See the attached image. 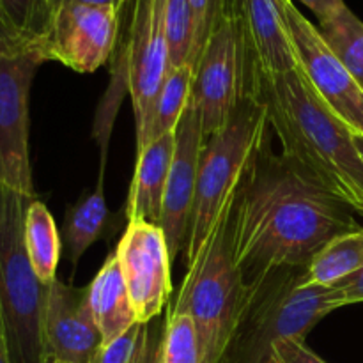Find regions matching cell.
<instances>
[{
	"instance_id": "1",
	"label": "cell",
	"mask_w": 363,
	"mask_h": 363,
	"mask_svg": "<svg viewBox=\"0 0 363 363\" xmlns=\"http://www.w3.org/2000/svg\"><path fill=\"white\" fill-rule=\"evenodd\" d=\"M351 211L266 144L234 204V257L245 280L284 268H307L330 240L360 227Z\"/></svg>"
},
{
	"instance_id": "2",
	"label": "cell",
	"mask_w": 363,
	"mask_h": 363,
	"mask_svg": "<svg viewBox=\"0 0 363 363\" xmlns=\"http://www.w3.org/2000/svg\"><path fill=\"white\" fill-rule=\"evenodd\" d=\"M248 94L266 106L284 158L363 216V160L353 130L318 98L301 71L266 77L250 67Z\"/></svg>"
},
{
	"instance_id": "3",
	"label": "cell",
	"mask_w": 363,
	"mask_h": 363,
	"mask_svg": "<svg viewBox=\"0 0 363 363\" xmlns=\"http://www.w3.org/2000/svg\"><path fill=\"white\" fill-rule=\"evenodd\" d=\"M238 199V197H236ZM234 199L223 208L181 284L170 312L188 314L197 326L202 363H220L250 298L252 284L234 257Z\"/></svg>"
},
{
	"instance_id": "4",
	"label": "cell",
	"mask_w": 363,
	"mask_h": 363,
	"mask_svg": "<svg viewBox=\"0 0 363 363\" xmlns=\"http://www.w3.org/2000/svg\"><path fill=\"white\" fill-rule=\"evenodd\" d=\"M250 298L220 363H272L282 339L305 340L339 303L333 287L307 282V268H284L252 280Z\"/></svg>"
},
{
	"instance_id": "5",
	"label": "cell",
	"mask_w": 363,
	"mask_h": 363,
	"mask_svg": "<svg viewBox=\"0 0 363 363\" xmlns=\"http://www.w3.org/2000/svg\"><path fill=\"white\" fill-rule=\"evenodd\" d=\"M269 130L266 106L261 99L247 94L229 121L204 140L184 245L186 264L199 254L223 208L238 197L259 152L268 144Z\"/></svg>"
},
{
	"instance_id": "6",
	"label": "cell",
	"mask_w": 363,
	"mask_h": 363,
	"mask_svg": "<svg viewBox=\"0 0 363 363\" xmlns=\"http://www.w3.org/2000/svg\"><path fill=\"white\" fill-rule=\"evenodd\" d=\"M34 197L0 186V318L13 363H43L46 289L25 250V213Z\"/></svg>"
},
{
	"instance_id": "7",
	"label": "cell",
	"mask_w": 363,
	"mask_h": 363,
	"mask_svg": "<svg viewBox=\"0 0 363 363\" xmlns=\"http://www.w3.org/2000/svg\"><path fill=\"white\" fill-rule=\"evenodd\" d=\"M250 59L243 28L227 2V11L213 30L194 67L191 99L201 113L204 138L229 121L248 94Z\"/></svg>"
},
{
	"instance_id": "8",
	"label": "cell",
	"mask_w": 363,
	"mask_h": 363,
	"mask_svg": "<svg viewBox=\"0 0 363 363\" xmlns=\"http://www.w3.org/2000/svg\"><path fill=\"white\" fill-rule=\"evenodd\" d=\"M45 62L34 46L0 52V186L35 197L28 149V94Z\"/></svg>"
},
{
	"instance_id": "9",
	"label": "cell",
	"mask_w": 363,
	"mask_h": 363,
	"mask_svg": "<svg viewBox=\"0 0 363 363\" xmlns=\"http://www.w3.org/2000/svg\"><path fill=\"white\" fill-rule=\"evenodd\" d=\"M130 23L124 45L128 89L137 124V152L144 149L156 98L170 73L163 9L165 0H128Z\"/></svg>"
},
{
	"instance_id": "10",
	"label": "cell",
	"mask_w": 363,
	"mask_h": 363,
	"mask_svg": "<svg viewBox=\"0 0 363 363\" xmlns=\"http://www.w3.org/2000/svg\"><path fill=\"white\" fill-rule=\"evenodd\" d=\"M293 39L298 69L318 98L342 119L353 133L363 135V89L332 52L323 34L301 14L293 0H282Z\"/></svg>"
},
{
	"instance_id": "11",
	"label": "cell",
	"mask_w": 363,
	"mask_h": 363,
	"mask_svg": "<svg viewBox=\"0 0 363 363\" xmlns=\"http://www.w3.org/2000/svg\"><path fill=\"white\" fill-rule=\"evenodd\" d=\"M123 11L106 6L64 4L52 11L48 30L39 43L45 62L57 60L77 73H92L116 50Z\"/></svg>"
},
{
	"instance_id": "12",
	"label": "cell",
	"mask_w": 363,
	"mask_h": 363,
	"mask_svg": "<svg viewBox=\"0 0 363 363\" xmlns=\"http://www.w3.org/2000/svg\"><path fill=\"white\" fill-rule=\"evenodd\" d=\"M116 255L138 323L145 325L162 314L172 293V259L162 227L144 220L128 222Z\"/></svg>"
},
{
	"instance_id": "13",
	"label": "cell",
	"mask_w": 363,
	"mask_h": 363,
	"mask_svg": "<svg viewBox=\"0 0 363 363\" xmlns=\"http://www.w3.org/2000/svg\"><path fill=\"white\" fill-rule=\"evenodd\" d=\"M174 137H176V147L167 177L162 216L158 223L165 234L170 259L176 257L181 248L186 245L195 188H197L199 163L206 140L202 133L201 113L191 98L177 123Z\"/></svg>"
},
{
	"instance_id": "14",
	"label": "cell",
	"mask_w": 363,
	"mask_h": 363,
	"mask_svg": "<svg viewBox=\"0 0 363 363\" xmlns=\"http://www.w3.org/2000/svg\"><path fill=\"white\" fill-rule=\"evenodd\" d=\"M45 357L64 363H92L103 337L89 303L87 287H73L53 280L46 289L43 311Z\"/></svg>"
},
{
	"instance_id": "15",
	"label": "cell",
	"mask_w": 363,
	"mask_h": 363,
	"mask_svg": "<svg viewBox=\"0 0 363 363\" xmlns=\"http://www.w3.org/2000/svg\"><path fill=\"white\" fill-rule=\"evenodd\" d=\"M243 28L250 67L266 77L298 69L282 0H229Z\"/></svg>"
},
{
	"instance_id": "16",
	"label": "cell",
	"mask_w": 363,
	"mask_h": 363,
	"mask_svg": "<svg viewBox=\"0 0 363 363\" xmlns=\"http://www.w3.org/2000/svg\"><path fill=\"white\" fill-rule=\"evenodd\" d=\"M174 147H176V137L174 133H167L156 138L137 155L133 181L128 195V222L144 220L156 225L160 223Z\"/></svg>"
},
{
	"instance_id": "17",
	"label": "cell",
	"mask_w": 363,
	"mask_h": 363,
	"mask_svg": "<svg viewBox=\"0 0 363 363\" xmlns=\"http://www.w3.org/2000/svg\"><path fill=\"white\" fill-rule=\"evenodd\" d=\"M87 289L89 303H91L96 325L101 332L103 344L112 342L113 339L128 332L131 326L137 325V312L131 303L116 252L106 257Z\"/></svg>"
},
{
	"instance_id": "18",
	"label": "cell",
	"mask_w": 363,
	"mask_h": 363,
	"mask_svg": "<svg viewBox=\"0 0 363 363\" xmlns=\"http://www.w3.org/2000/svg\"><path fill=\"white\" fill-rule=\"evenodd\" d=\"M108 222V208L103 190V174L91 194L82 195L77 204L71 206L64 220V241L67 257L77 266L85 252L101 238Z\"/></svg>"
},
{
	"instance_id": "19",
	"label": "cell",
	"mask_w": 363,
	"mask_h": 363,
	"mask_svg": "<svg viewBox=\"0 0 363 363\" xmlns=\"http://www.w3.org/2000/svg\"><path fill=\"white\" fill-rule=\"evenodd\" d=\"M23 240L35 277L41 280V284L50 286L57 279L60 238L52 213L38 199L28 204L25 213Z\"/></svg>"
},
{
	"instance_id": "20",
	"label": "cell",
	"mask_w": 363,
	"mask_h": 363,
	"mask_svg": "<svg viewBox=\"0 0 363 363\" xmlns=\"http://www.w3.org/2000/svg\"><path fill=\"white\" fill-rule=\"evenodd\" d=\"M363 268V227L330 240L307 266V282L335 287Z\"/></svg>"
},
{
	"instance_id": "21",
	"label": "cell",
	"mask_w": 363,
	"mask_h": 363,
	"mask_svg": "<svg viewBox=\"0 0 363 363\" xmlns=\"http://www.w3.org/2000/svg\"><path fill=\"white\" fill-rule=\"evenodd\" d=\"M191 85H194V67L190 64H184V66L170 71L160 89L158 98H156L151 128H149L144 149L156 138L176 131L177 123L190 103Z\"/></svg>"
},
{
	"instance_id": "22",
	"label": "cell",
	"mask_w": 363,
	"mask_h": 363,
	"mask_svg": "<svg viewBox=\"0 0 363 363\" xmlns=\"http://www.w3.org/2000/svg\"><path fill=\"white\" fill-rule=\"evenodd\" d=\"M318 28L332 52L363 89V21L346 6L321 21Z\"/></svg>"
},
{
	"instance_id": "23",
	"label": "cell",
	"mask_w": 363,
	"mask_h": 363,
	"mask_svg": "<svg viewBox=\"0 0 363 363\" xmlns=\"http://www.w3.org/2000/svg\"><path fill=\"white\" fill-rule=\"evenodd\" d=\"M162 363H202V346L197 326L188 314L165 319L162 340Z\"/></svg>"
},
{
	"instance_id": "24",
	"label": "cell",
	"mask_w": 363,
	"mask_h": 363,
	"mask_svg": "<svg viewBox=\"0 0 363 363\" xmlns=\"http://www.w3.org/2000/svg\"><path fill=\"white\" fill-rule=\"evenodd\" d=\"M170 71L190 62L194 48V16L188 0H165L163 9Z\"/></svg>"
},
{
	"instance_id": "25",
	"label": "cell",
	"mask_w": 363,
	"mask_h": 363,
	"mask_svg": "<svg viewBox=\"0 0 363 363\" xmlns=\"http://www.w3.org/2000/svg\"><path fill=\"white\" fill-rule=\"evenodd\" d=\"M0 6L21 41L39 50L52 18L50 0H0Z\"/></svg>"
},
{
	"instance_id": "26",
	"label": "cell",
	"mask_w": 363,
	"mask_h": 363,
	"mask_svg": "<svg viewBox=\"0 0 363 363\" xmlns=\"http://www.w3.org/2000/svg\"><path fill=\"white\" fill-rule=\"evenodd\" d=\"M188 2H190L191 16H194V48H191L188 64L195 67L206 43L222 21L229 0H188Z\"/></svg>"
},
{
	"instance_id": "27",
	"label": "cell",
	"mask_w": 363,
	"mask_h": 363,
	"mask_svg": "<svg viewBox=\"0 0 363 363\" xmlns=\"http://www.w3.org/2000/svg\"><path fill=\"white\" fill-rule=\"evenodd\" d=\"M142 323L131 326L128 332L113 339L112 342H106L99 347L98 354L92 363H131L133 362L135 351H137L138 339H140Z\"/></svg>"
},
{
	"instance_id": "28",
	"label": "cell",
	"mask_w": 363,
	"mask_h": 363,
	"mask_svg": "<svg viewBox=\"0 0 363 363\" xmlns=\"http://www.w3.org/2000/svg\"><path fill=\"white\" fill-rule=\"evenodd\" d=\"M163 328L165 325H160L156 319L142 326L140 339L131 363H162Z\"/></svg>"
},
{
	"instance_id": "29",
	"label": "cell",
	"mask_w": 363,
	"mask_h": 363,
	"mask_svg": "<svg viewBox=\"0 0 363 363\" xmlns=\"http://www.w3.org/2000/svg\"><path fill=\"white\" fill-rule=\"evenodd\" d=\"M272 363H326L305 344V340L282 339L273 346Z\"/></svg>"
},
{
	"instance_id": "30",
	"label": "cell",
	"mask_w": 363,
	"mask_h": 363,
	"mask_svg": "<svg viewBox=\"0 0 363 363\" xmlns=\"http://www.w3.org/2000/svg\"><path fill=\"white\" fill-rule=\"evenodd\" d=\"M337 303L340 307H346L351 303H362L363 301V268L358 269L351 277L344 279L342 282L337 284L335 287Z\"/></svg>"
},
{
	"instance_id": "31",
	"label": "cell",
	"mask_w": 363,
	"mask_h": 363,
	"mask_svg": "<svg viewBox=\"0 0 363 363\" xmlns=\"http://www.w3.org/2000/svg\"><path fill=\"white\" fill-rule=\"evenodd\" d=\"M303 6H307L312 13L315 14V18L321 21H326L328 18H332L333 14L339 13L340 9L346 7V2L344 0H298Z\"/></svg>"
},
{
	"instance_id": "32",
	"label": "cell",
	"mask_w": 363,
	"mask_h": 363,
	"mask_svg": "<svg viewBox=\"0 0 363 363\" xmlns=\"http://www.w3.org/2000/svg\"><path fill=\"white\" fill-rule=\"evenodd\" d=\"M23 41L20 39V35L16 34V30L13 28V25L7 20L6 13H4L2 6H0V50H14V48H25Z\"/></svg>"
},
{
	"instance_id": "33",
	"label": "cell",
	"mask_w": 363,
	"mask_h": 363,
	"mask_svg": "<svg viewBox=\"0 0 363 363\" xmlns=\"http://www.w3.org/2000/svg\"><path fill=\"white\" fill-rule=\"evenodd\" d=\"M64 4H85V6H106V7H113L117 11L126 9L128 0H50V6H52V11L55 7L64 6Z\"/></svg>"
},
{
	"instance_id": "34",
	"label": "cell",
	"mask_w": 363,
	"mask_h": 363,
	"mask_svg": "<svg viewBox=\"0 0 363 363\" xmlns=\"http://www.w3.org/2000/svg\"><path fill=\"white\" fill-rule=\"evenodd\" d=\"M0 363H13V358H11L9 346H7L6 333H4L2 326V318H0Z\"/></svg>"
},
{
	"instance_id": "35",
	"label": "cell",
	"mask_w": 363,
	"mask_h": 363,
	"mask_svg": "<svg viewBox=\"0 0 363 363\" xmlns=\"http://www.w3.org/2000/svg\"><path fill=\"white\" fill-rule=\"evenodd\" d=\"M353 135H354V144H357L358 151H360V156L363 160V135L360 133H353Z\"/></svg>"
},
{
	"instance_id": "36",
	"label": "cell",
	"mask_w": 363,
	"mask_h": 363,
	"mask_svg": "<svg viewBox=\"0 0 363 363\" xmlns=\"http://www.w3.org/2000/svg\"><path fill=\"white\" fill-rule=\"evenodd\" d=\"M43 363H64V362H60V360H57V358H53V357H48V354H46V357H45V360H43Z\"/></svg>"
},
{
	"instance_id": "37",
	"label": "cell",
	"mask_w": 363,
	"mask_h": 363,
	"mask_svg": "<svg viewBox=\"0 0 363 363\" xmlns=\"http://www.w3.org/2000/svg\"><path fill=\"white\" fill-rule=\"evenodd\" d=\"M0 52H2V50H0Z\"/></svg>"
}]
</instances>
